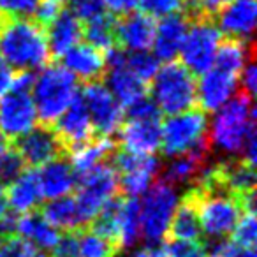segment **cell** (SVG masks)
<instances>
[{"instance_id": "1", "label": "cell", "mask_w": 257, "mask_h": 257, "mask_svg": "<svg viewBox=\"0 0 257 257\" xmlns=\"http://www.w3.org/2000/svg\"><path fill=\"white\" fill-rule=\"evenodd\" d=\"M0 55L16 72L36 71L51 58L46 32L32 18L4 16L0 29Z\"/></svg>"}, {"instance_id": "2", "label": "cell", "mask_w": 257, "mask_h": 257, "mask_svg": "<svg viewBox=\"0 0 257 257\" xmlns=\"http://www.w3.org/2000/svg\"><path fill=\"white\" fill-rule=\"evenodd\" d=\"M255 125V109L252 95L238 88L229 102L222 104L217 109L208 133L211 152H222L225 155H243L248 131Z\"/></svg>"}, {"instance_id": "3", "label": "cell", "mask_w": 257, "mask_h": 257, "mask_svg": "<svg viewBox=\"0 0 257 257\" xmlns=\"http://www.w3.org/2000/svg\"><path fill=\"white\" fill-rule=\"evenodd\" d=\"M30 92L37 111V123L51 127L76 97L78 81L64 65L50 64L34 78Z\"/></svg>"}, {"instance_id": "4", "label": "cell", "mask_w": 257, "mask_h": 257, "mask_svg": "<svg viewBox=\"0 0 257 257\" xmlns=\"http://www.w3.org/2000/svg\"><path fill=\"white\" fill-rule=\"evenodd\" d=\"M152 100L159 111L166 114H178L197 107V85L194 74L182 62H168L159 67L152 78Z\"/></svg>"}, {"instance_id": "5", "label": "cell", "mask_w": 257, "mask_h": 257, "mask_svg": "<svg viewBox=\"0 0 257 257\" xmlns=\"http://www.w3.org/2000/svg\"><path fill=\"white\" fill-rule=\"evenodd\" d=\"M176 204L175 187L159 178L148 187L143 206L140 208V231L150 246H159L166 239Z\"/></svg>"}, {"instance_id": "6", "label": "cell", "mask_w": 257, "mask_h": 257, "mask_svg": "<svg viewBox=\"0 0 257 257\" xmlns=\"http://www.w3.org/2000/svg\"><path fill=\"white\" fill-rule=\"evenodd\" d=\"M208 141V116L203 109L171 114L162 125L161 148L166 157H178Z\"/></svg>"}, {"instance_id": "7", "label": "cell", "mask_w": 257, "mask_h": 257, "mask_svg": "<svg viewBox=\"0 0 257 257\" xmlns=\"http://www.w3.org/2000/svg\"><path fill=\"white\" fill-rule=\"evenodd\" d=\"M222 32L211 18L189 20V30L180 48L182 64L192 74H204L215 60Z\"/></svg>"}, {"instance_id": "8", "label": "cell", "mask_w": 257, "mask_h": 257, "mask_svg": "<svg viewBox=\"0 0 257 257\" xmlns=\"http://www.w3.org/2000/svg\"><path fill=\"white\" fill-rule=\"evenodd\" d=\"M111 166L118 175L120 192L125 197H136L145 194L154 183L155 175L161 171V162L154 155L134 154L118 147L111 157Z\"/></svg>"}, {"instance_id": "9", "label": "cell", "mask_w": 257, "mask_h": 257, "mask_svg": "<svg viewBox=\"0 0 257 257\" xmlns=\"http://www.w3.org/2000/svg\"><path fill=\"white\" fill-rule=\"evenodd\" d=\"M116 194H121L120 185H118V175L111 162H104V164L93 168L92 171L79 176L78 194L74 197L85 220L90 224V220L95 217L102 204Z\"/></svg>"}, {"instance_id": "10", "label": "cell", "mask_w": 257, "mask_h": 257, "mask_svg": "<svg viewBox=\"0 0 257 257\" xmlns=\"http://www.w3.org/2000/svg\"><path fill=\"white\" fill-rule=\"evenodd\" d=\"M97 138H111L123 121V109L102 81L85 83L79 92Z\"/></svg>"}, {"instance_id": "11", "label": "cell", "mask_w": 257, "mask_h": 257, "mask_svg": "<svg viewBox=\"0 0 257 257\" xmlns=\"http://www.w3.org/2000/svg\"><path fill=\"white\" fill-rule=\"evenodd\" d=\"M37 125V111L29 90L11 88L0 97V134L13 143Z\"/></svg>"}, {"instance_id": "12", "label": "cell", "mask_w": 257, "mask_h": 257, "mask_svg": "<svg viewBox=\"0 0 257 257\" xmlns=\"http://www.w3.org/2000/svg\"><path fill=\"white\" fill-rule=\"evenodd\" d=\"M11 147L18 152L29 169L41 168L55 159L67 157V152L55 134L53 127L41 123L30 128L29 133H25L16 141H13Z\"/></svg>"}, {"instance_id": "13", "label": "cell", "mask_w": 257, "mask_h": 257, "mask_svg": "<svg viewBox=\"0 0 257 257\" xmlns=\"http://www.w3.org/2000/svg\"><path fill=\"white\" fill-rule=\"evenodd\" d=\"M51 127H53L60 143L64 145L67 155L74 148L81 147V145L88 143L90 140L97 138L95 133H93V125L92 120H90L88 109H86L79 93H76V97L67 106V109L58 116V120Z\"/></svg>"}, {"instance_id": "14", "label": "cell", "mask_w": 257, "mask_h": 257, "mask_svg": "<svg viewBox=\"0 0 257 257\" xmlns=\"http://www.w3.org/2000/svg\"><path fill=\"white\" fill-rule=\"evenodd\" d=\"M155 18L143 11L114 16V46L125 51H147L154 44Z\"/></svg>"}, {"instance_id": "15", "label": "cell", "mask_w": 257, "mask_h": 257, "mask_svg": "<svg viewBox=\"0 0 257 257\" xmlns=\"http://www.w3.org/2000/svg\"><path fill=\"white\" fill-rule=\"evenodd\" d=\"M211 148L210 145H203L197 147L194 150L182 154L178 157H173V161L169 164H166L161 173L162 182H166L168 185L176 187V185H196L201 180V176L206 173V169L210 168V164L213 162L211 159Z\"/></svg>"}, {"instance_id": "16", "label": "cell", "mask_w": 257, "mask_h": 257, "mask_svg": "<svg viewBox=\"0 0 257 257\" xmlns=\"http://www.w3.org/2000/svg\"><path fill=\"white\" fill-rule=\"evenodd\" d=\"M162 123L155 118H128L118 128V147L134 154L154 155L161 148Z\"/></svg>"}, {"instance_id": "17", "label": "cell", "mask_w": 257, "mask_h": 257, "mask_svg": "<svg viewBox=\"0 0 257 257\" xmlns=\"http://www.w3.org/2000/svg\"><path fill=\"white\" fill-rule=\"evenodd\" d=\"M64 67L83 83L104 81L107 72L106 53L86 43H78L64 55Z\"/></svg>"}, {"instance_id": "18", "label": "cell", "mask_w": 257, "mask_h": 257, "mask_svg": "<svg viewBox=\"0 0 257 257\" xmlns=\"http://www.w3.org/2000/svg\"><path fill=\"white\" fill-rule=\"evenodd\" d=\"M255 0H231L217 15L218 30L225 34L227 39L253 41L255 29Z\"/></svg>"}, {"instance_id": "19", "label": "cell", "mask_w": 257, "mask_h": 257, "mask_svg": "<svg viewBox=\"0 0 257 257\" xmlns=\"http://www.w3.org/2000/svg\"><path fill=\"white\" fill-rule=\"evenodd\" d=\"M239 85L238 76L227 74L218 69H208L197 85V107L210 113L217 111L236 93Z\"/></svg>"}, {"instance_id": "20", "label": "cell", "mask_w": 257, "mask_h": 257, "mask_svg": "<svg viewBox=\"0 0 257 257\" xmlns=\"http://www.w3.org/2000/svg\"><path fill=\"white\" fill-rule=\"evenodd\" d=\"M166 239H187V241H201L199 224V194L196 187H190L183 194L180 204L169 222Z\"/></svg>"}, {"instance_id": "21", "label": "cell", "mask_w": 257, "mask_h": 257, "mask_svg": "<svg viewBox=\"0 0 257 257\" xmlns=\"http://www.w3.org/2000/svg\"><path fill=\"white\" fill-rule=\"evenodd\" d=\"M189 30V20L182 11L168 15L155 27L154 50L157 60L171 62L180 53V48Z\"/></svg>"}, {"instance_id": "22", "label": "cell", "mask_w": 257, "mask_h": 257, "mask_svg": "<svg viewBox=\"0 0 257 257\" xmlns=\"http://www.w3.org/2000/svg\"><path fill=\"white\" fill-rule=\"evenodd\" d=\"M37 182L43 197L57 199L67 196L76 185V173L72 166L65 161V157L55 159L48 164L41 166L37 171Z\"/></svg>"}, {"instance_id": "23", "label": "cell", "mask_w": 257, "mask_h": 257, "mask_svg": "<svg viewBox=\"0 0 257 257\" xmlns=\"http://www.w3.org/2000/svg\"><path fill=\"white\" fill-rule=\"evenodd\" d=\"M51 57L58 58L81 39V23L67 8H62L53 22L44 29Z\"/></svg>"}, {"instance_id": "24", "label": "cell", "mask_w": 257, "mask_h": 257, "mask_svg": "<svg viewBox=\"0 0 257 257\" xmlns=\"http://www.w3.org/2000/svg\"><path fill=\"white\" fill-rule=\"evenodd\" d=\"M44 218L53 225L55 229L62 231H83L88 227V222L85 220L81 210L78 206V201L74 196H62L57 199H50L43 208H37Z\"/></svg>"}, {"instance_id": "25", "label": "cell", "mask_w": 257, "mask_h": 257, "mask_svg": "<svg viewBox=\"0 0 257 257\" xmlns=\"http://www.w3.org/2000/svg\"><path fill=\"white\" fill-rule=\"evenodd\" d=\"M6 197L8 204H11L13 211L16 213H27V211L37 210L41 206L43 194L37 182L36 169L27 168L16 180H13L9 185H6Z\"/></svg>"}, {"instance_id": "26", "label": "cell", "mask_w": 257, "mask_h": 257, "mask_svg": "<svg viewBox=\"0 0 257 257\" xmlns=\"http://www.w3.org/2000/svg\"><path fill=\"white\" fill-rule=\"evenodd\" d=\"M104 79H106L107 90L111 92V95L123 107H128L131 104L136 102V100L148 95V83L138 78L125 65L107 69Z\"/></svg>"}, {"instance_id": "27", "label": "cell", "mask_w": 257, "mask_h": 257, "mask_svg": "<svg viewBox=\"0 0 257 257\" xmlns=\"http://www.w3.org/2000/svg\"><path fill=\"white\" fill-rule=\"evenodd\" d=\"M16 234L22 236L34 246H39L41 250H51L55 243L60 238L58 229H55L46 218L41 215L39 210H32L22 213L18 217Z\"/></svg>"}, {"instance_id": "28", "label": "cell", "mask_w": 257, "mask_h": 257, "mask_svg": "<svg viewBox=\"0 0 257 257\" xmlns=\"http://www.w3.org/2000/svg\"><path fill=\"white\" fill-rule=\"evenodd\" d=\"M116 150V143L111 138H93L88 143L71 152V166L78 176L92 171L93 168L109 162Z\"/></svg>"}, {"instance_id": "29", "label": "cell", "mask_w": 257, "mask_h": 257, "mask_svg": "<svg viewBox=\"0 0 257 257\" xmlns=\"http://www.w3.org/2000/svg\"><path fill=\"white\" fill-rule=\"evenodd\" d=\"M253 53H255L253 41H238L224 37L215 53V69L239 78L243 67L250 60H253Z\"/></svg>"}, {"instance_id": "30", "label": "cell", "mask_w": 257, "mask_h": 257, "mask_svg": "<svg viewBox=\"0 0 257 257\" xmlns=\"http://www.w3.org/2000/svg\"><path fill=\"white\" fill-rule=\"evenodd\" d=\"M123 194H116L114 197H111L109 201L102 204L99 211L95 213V217L90 220L88 227L92 232L102 236V238L113 241L114 245H118L121 248L120 241V211L121 204H123Z\"/></svg>"}, {"instance_id": "31", "label": "cell", "mask_w": 257, "mask_h": 257, "mask_svg": "<svg viewBox=\"0 0 257 257\" xmlns=\"http://www.w3.org/2000/svg\"><path fill=\"white\" fill-rule=\"evenodd\" d=\"M81 37L86 39V44L106 53L114 46V15L102 13L90 22L81 23Z\"/></svg>"}, {"instance_id": "32", "label": "cell", "mask_w": 257, "mask_h": 257, "mask_svg": "<svg viewBox=\"0 0 257 257\" xmlns=\"http://www.w3.org/2000/svg\"><path fill=\"white\" fill-rule=\"evenodd\" d=\"M140 201L136 197H123L120 211V241L123 246H133L140 238Z\"/></svg>"}, {"instance_id": "33", "label": "cell", "mask_w": 257, "mask_h": 257, "mask_svg": "<svg viewBox=\"0 0 257 257\" xmlns=\"http://www.w3.org/2000/svg\"><path fill=\"white\" fill-rule=\"evenodd\" d=\"M120 246L90 229L79 231V257H116Z\"/></svg>"}, {"instance_id": "34", "label": "cell", "mask_w": 257, "mask_h": 257, "mask_svg": "<svg viewBox=\"0 0 257 257\" xmlns=\"http://www.w3.org/2000/svg\"><path fill=\"white\" fill-rule=\"evenodd\" d=\"M125 67L143 81L150 83L159 71V60L148 51H125Z\"/></svg>"}, {"instance_id": "35", "label": "cell", "mask_w": 257, "mask_h": 257, "mask_svg": "<svg viewBox=\"0 0 257 257\" xmlns=\"http://www.w3.org/2000/svg\"><path fill=\"white\" fill-rule=\"evenodd\" d=\"M257 241V222L255 213L245 211L238 218L234 229H232V243L245 248H255Z\"/></svg>"}, {"instance_id": "36", "label": "cell", "mask_w": 257, "mask_h": 257, "mask_svg": "<svg viewBox=\"0 0 257 257\" xmlns=\"http://www.w3.org/2000/svg\"><path fill=\"white\" fill-rule=\"evenodd\" d=\"M37 248L23 239L22 236L15 234L9 238L0 239V257H37Z\"/></svg>"}, {"instance_id": "37", "label": "cell", "mask_w": 257, "mask_h": 257, "mask_svg": "<svg viewBox=\"0 0 257 257\" xmlns=\"http://www.w3.org/2000/svg\"><path fill=\"white\" fill-rule=\"evenodd\" d=\"M25 169H27V166H25V162H23V159L20 157L18 152L11 147L8 155L4 157V161H2V164H0V185L2 187L9 185V183L18 178Z\"/></svg>"}, {"instance_id": "38", "label": "cell", "mask_w": 257, "mask_h": 257, "mask_svg": "<svg viewBox=\"0 0 257 257\" xmlns=\"http://www.w3.org/2000/svg\"><path fill=\"white\" fill-rule=\"evenodd\" d=\"M41 0H0V13L11 18H32Z\"/></svg>"}, {"instance_id": "39", "label": "cell", "mask_w": 257, "mask_h": 257, "mask_svg": "<svg viewBox=\"0 0 257 257\" xmlns=\"http://www.w3.org/2000/svg\"><path fill=\"white\" fill-rule=\"evenodd\" d=\"M69 11L78 18L79 23L90 22L95 16L106 13L102 0H69Z\"/></svg>"}, {"instance_id": "40", "label": "cell", "mask_w": 257, "mask_h": 257, "mask_svg": "<svg viewBox=\"0 0 257 257\" xmlns=\"http://www.w3.org/2000/svg\"><path fill=\"white\" fill-rule=\"evenodd\" d=\"M138 6L152 18H164L182 11V0H138Z\"/></svg>"}, {"instance_id": "41", "label": "cell", "mask_w": 257, "mask_h": 257, "mask_svg": "<svg viewBox=\"0 0 257 257\" xmlns=\"http://www.w3.org/2000/svg\"><path fill=\"white\" fill-rule=\"evenodd\" d=\"M50 257H79V231H65L51 248Z\"/></svg>"}, {"instance_id": "42", "label": "cell", "mask_w": 257, "mask_h": 257, "mask_svg": "<svg viewBox=\"0 0 257 257\" xmlns=\"http://www.w3.org/2000/svg\"><path fill=\"white\" fill-rule=\"evenodd\" d=\"M127 116L128 118H155V120H161V111H159L157 104L147 95L127 107Z\"/></svg>"}, {"instance_id": "43", "label": "cell", "mask_w": 257, "mask_h": 257, "mask_svg": "<svg viewBox=\"0 0 257 257\" xmlns=\"http://www.w3.org/2000/svg\"><path fill=\"white\" fill-rule=\"evenodd\" d=\"M64 8L62 4H57V2H51V0H43L39 4V8H37V11H36V22L39 23L43 29H46L48 25H50L51 22H53V18L55 16L60 13V9Z\"/></svg>"}, {"instance_id": "44", "label": "cell", "mask_w": 257, "mask_h": 257, "mask_svg": "<svg viewBox=\"0 0 257 257\" xmlns=\"http://www.w3.org/2000/svg\"><path fill=\"white\" fill-rule=\"evenodd\" d=\"M239 76H241V79H239V88L245 90L248 95H253L257 90V71H255L253 60H250L248 64L243 67Z\"/></svg>"}, {"instance_id": "45", "label": "cell", "mask_w": 257, "mask_h": 257, "mask_svg": "<svg viewBox=\"0 0 257 257\" xmlns=\"http://www.w3.org/2000/svg\"><path fill=\"white\" fill-rule=\"evenodd\" d=\"M15 78H16V71L8 64V60L0 55V97L11 90Z\"/></svg>"}, {"instance_id": "46", "label": "cell", "mask_w": 257, "mask_h": 257, "mask_svg": "<svg viewBox=\"0 0 257 257\" xmlns=\"http://www.w3.org/2000/svg\"><path fill=\"white\" fill-rule=\"evenodd\" d=\"M102 2H104V8L109 9L111 15H114V16L134 11L138 6V0H102Z\"/></svg>"}, {"instance_id": "47", "label": "cell", "mask_w": 257, "mask_h": 257, "mask_svg": "<svg viewBox=\"0 0 257 257\" xmlns=\"http://www.w3.org/2000/svg\"><path fill=\"white\" fill-rule=\"evenodd\" d=\"M222 257H255V248H245V246H238L229 241Z\"/></svg>"}, {"instance_id": "48", "label": "cell", "mask_w": 257, "mask_h": 257, "mask_svg": "<svg viewBox=\"0 0 257 257\" xmlns=\"http://www.w3.org/2000/svg\"><path fill=\"white\" fill-rule=\"evenodd\" d=\"M134 257H164V255H162L161 246H148V248L138 250V252L134 253Z\"/></svg>"}, {"instance_id": "49", "label": "cell", "mask_w": 257, "mask_h": 257, "mask_svg": "<svg viewBox=\"0 0 257 257\" xmlns=\"http://www.w3.org/2000/svg\"><path fill=\"white\" fill-rule=\"evenodd\" d=\"M9 148H11V143H9L8 140H6L2 134H0V164H2V161H4V157L8 155Z\"/></svg>"}, {"instance_id": "50", "label": "cell", "mask_w": 257, "mask_h": 257, "mask_svg": "<svg viewBox=\"0 0 257 257\" xmlns=\"http://www.w3.org/2000/svg\"><path fill=\"white\" fill-rule=\"evenodd\" d=\"M8 197H6V190L4 187L0 185V217H4V213L8 211Z\"/></svg>"}, {"instance_id": "51", "label": "cell", "mask_w": 257, "mask_h": 257, "mask_svg": "<svg viewBox=\"0 0 257 257\" xmlns=\"http://www.w3.org/2000/svg\"><path fill=\"white\" fill-rule=\"evenodd\" d=\"M2 22H4V15L0 13V29H2Z\"/></svg>"}, {"instance_id": "52", "label": "cell", "mask_w": 257, "mask_h": 257, "mask_svg": "<svg viewBox=\"0 0 257 257\" xmlns=\"http://www.w3.org/2000/svg\"><path fill=\"white\" fill-rule=\"evenodd\" d=\"M51 2H57V4H64L65 0H51Z\"/></svg>"}, {"instance_id": "53", "label": "cell", "mask_w": 257, "mask_h": 257, "mask_svg": "<svg viewBox=\"0 0 257 257\" xmlns=\"http://www.w3.org/2000/svg\"><path fill=\"white\" fill-rule=\"evenodd\" d=\"M208 257H218V255H208Z\"/></svg>"}, {"instance_id": "54", "label": "cell", "mask_w": 257, "mask_h": 257, "mask_svg": "<svg viewBox=\"0 0 257 257\" xmlns=\"http://www.w3.org/2000/svg\"><path fill=\"white\" fill-rule=\"evenodd\" d=\"M182 2H183V0H182Z\"/></svg>"}]
</instances>
